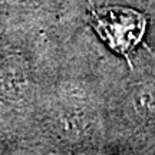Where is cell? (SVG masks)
I'll use <instances>...</instances> for the list:
<instances>
[{
  "instance_id": "6da1fadb",
  "label": "cell",
  "mask_w": 155,
  "mask_h": 155,
  "mask_svg": "<svg viewBox=\"0 0 155 155\" xmlns=\"http://www.w3.org/2000/svg\"><path fill=\"white\" fill-rule=\"evenodd\" d=\"M91 17V25L98 36L112 50L125 58H129L141 43L147 29L144 13L122 6L92 9Z\"/></svg>"
}]
</instances>
